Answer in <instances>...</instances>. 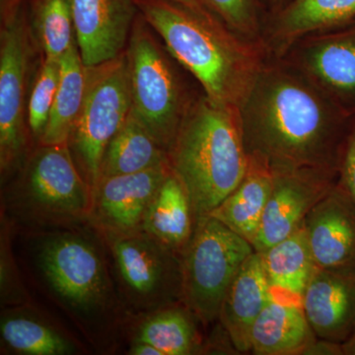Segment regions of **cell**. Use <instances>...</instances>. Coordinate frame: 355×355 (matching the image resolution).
<instances>
[{"mask_svg":"<svg viewBox=\"0 0 355 355\" xmlns=\"http://www.w3.org/2000/svg\"><path fill=\"white\" fill-rule=\"evenodd\" d=\"M238 109L249 158L272 173H338L352 116L284 58L270 53Z\"/></svg>","mask_w":355,"mask_h":355,"instance_id":"1","label":"cell"},{"mask_svg":"<svg viewBox=\"0 0 355 355\" xmlns=\"http://www.w3.org/2000/svg\"><path fill=\"white\" fill-rule=\"evenodd\" d=\"M135 2L140 15L205 94L239 106L272 53L265 42L240 36L210 11L193 10L172 0Z\"/></svg>","mask_w":355,"mask_h":355,"instance_id":"2","label":"cell"},{"mask_svg":"<svg viewBox=\"0 0 355 355\" xmlns=\"http://www.w3.org/2000/svg\"><path fill=\"white\" fill-rule=\"evenodd\" d=\"M81 226L42 231L34 246L40 279L89 340L108 336L121 323L123 306L101 236Z\"/></svg>","mask_w":355,"mask_h":355,"instance_id":"3","label":"cell"},{"mask_svg":"<svg viewBox=\"0 0 355 355\" xmlns=\"http://www.w3.org/2000/svg\"><path fill=\"white\" fill-rule=\"evenodd\" d=\"M167 154L172 172L190 196L198 222L246 174L249 156L239 109L198 93Z\"/></svg>","mask_w":355,"mask_h":355,"instance_id":"4","label":"cell"},{"mask_svg":"<svg viewBox=\"0 0 355 355\" xmlns=\"http://www.w3.org/2000/svg\"><path fill=\"white\" fill-rule=\"evenodd\" d=\"M1 211L38 230L87 225L93 191L77 167L69 144L39 146L2 193Z\"/></svg>","mask_w":355,"mask_h":355,"instance_id":"5","label":"cell"},{"mask_svg":"<svg viewBox=\"0 0 355 355\" xmlns=\"http://www.w3.org/2000/svg\"><path fill=\"white\" fill-rule=\"evenodd\" d=\"M151 30L139 11L125 49L132 111L168 151L198 93L189 90L174 64L176 60L165 46L158 43Z\"/></svg>","mask_w":355,"mask_h":355,"instance_id":"6","label":"cell"},{"mask_svg":"<svg viewBox=\"0 0 355 355\" xmlns=\"http://www.w3.org/2000/svg\"><path fill=\"white\" fill-rule=\"evenodd\" d=\"M98 233L108 249L119 297L130 314H146L183 303L181 254L144 231L130 234Z\"/></svg>","mask_w":355,"mask_h":355,"instance_id":"7","label":"cell"},{"mask_svg":"<svg viewBox=\"0 0 355 355\" xmlns=\"http://www.w3.org/2000/svg\"><path fill=\"white\" fill-rule=\"evenodd\" d=\"M87 85L80 116L69 147L79 171L94 191L105 150L132 113V98L127 53L86 67Z\"/></svg>","mask_w":355,"mask_h":355,"instance_id":"8","label":"cell"},{"mask_svg":"<svg viewBox=\"0 0 355 355\" xmlns=\"http://www.w3.org/2000/svg\"><path fill=\"white\" fill-rule=\"evenodd\" d=\"M254 252L251 243L214 217L198 220L182 254L183 303L205 326L218 320L236 273Z\"/></svg>","mask_w":355,"mask_h":355,"instance_id":"9","label":"cell"},{"mask_svg":"<svg viewBox=\"0 0 355 355\" xmlns=\"http://www.w3.org/2000/svg\"><path fill=\"white\" fill-rule=\"evenodd\" d=\"M21 0H2L0 33V170L1 181L18 171L28 157L25 92L31 43Z\"/></svg>","mask_w":355,"mask_h":355,"instance_id":"10","label":"cell"},{"mask_svg":"<svg viewBox=\"0 0 355 355\" xmlns=\"http://www.w3.org/2000/svg\"><path fill=\"white\" fill-rule=\"evenodd\" d=\"M275 55L300 70L345 113L355 116V22L295 40Z\"/></svg>","mask_w":355,"mask_h":355,"instance_id":"11","label":"cell"},{"mask_svg":"<svg viewBox=\"0 0 355 355\" xmlns=\"http://www.w3.org/2000/svg\"><path fill=\"white\" fill-rule=\"evenodd\" d=\"M336 183L338 173L326 170L303 168L273 173L272 193L252 243L254 251H265L295 232Z\"/></svg>","mask_w":355,"mask_h":355,"instance_id":"12","label":"cell"},{"mask_svg":"<svg viewBox=\"0 0 355 355\" xmlns=\"http://www.w3.org/2000/svg\"><path fill=\"white\" fill-rule=\"evenodd\" d=\"M171 172L169 164L146 171L103 178L93 191L89 225L101 233L142 231L146 210Z\"/></svg>","mask_w":355,"mask_h":355,"instance_id":"13","label":"cell"},{"mask_svg":"<svg viewBox=\"0 0 355 355\" xmlns=\"http://www.w3.org/2000/svg\"><path fill=\"white\" fill-rule=\"evenodd\" d=\"M74 34L86 67L125 53L139 14L135 0H70Z\"/></svg>","mask_w":355,"mask_h":355,"instance_id":"14","label":"cell"},{"mask_svg":"<svg viewBox=\"0 0 355 355\" xmlns=\"http://www.w3.org/2000/svg\"><path fill=\"white\" fill-rule=\"evenodd\" d=\"M302 308L317 338L347 340L355 328V268H315Z\"/></svg>","mask_w":355,"mask_h":355,"instance_id":"15","label":"cell"},{"mask_svg":"<svg viewBox=\"0 0 355 355\" xmlns=\"http://www.w3.org/2000/svg\"><path fill=\"white\" fill-rule=\"evenodd\" d=\"M304 227L316 268H355V203L338 183L313 207Z\"/></svg>","mask_w":355,"mask_h":355,"instance_id":"16","label":"cell"},{"mask_svg":"<svg viewBox=\"0 0 355 355\" xmlns=\"http://www.w3.org/2000/svg\"><path fill=\"white\" fill-rule=\"evenodd\" d=\"M355 22V0H291L266 16L263 40L272 55L313 33Z\"/></svg>","mask_w":355,"mask_h":355,"instance_id":"17","label":"cell"},{"mask_svg":"<svg viewBox=\"0 0 355 355\" xmlns=\"http://www.w3.org/2000/svg\"><path fill=\"white\" fill-rule=\"evenodd\" d=\"M270 299L263 258L254 251L236 273L219 312L222 328L237 352H250L252 327Z\"/></svg>","mask_w":355,"mask_h":355,"instance_id":"18","label":"cell"},{"mask_svg":"<svg viewBox=\"0 0 355 355\" xmlns=\"http://www.w3.org/2000/svg\"><path fill=\"white\" fill-rule=\"evenodd\" d=\"M316 338L302 304L270 295L252 327L250 352L257 355H299Z\"/></svg>","mask_w":355,"mask_h":355,"instance_id":"19","label":"cell"},{"mask_svg":"<svg viewBox=\"0 0 355 355\" xmlns=\"http://www.w3.org/2000/svg\"><path fill=\"white\" fill-rule=\"evenodd\" d=\"M2 352L21 355H69L79 352L73 338L30 304L7 307L0 321Z\"/></svg>","mask_w":355,"mask_h":355,"instance_id":"20","label":"cell"},{"mask_svg":"<svg viewBox=\"0 0 355 355\" xmlns=\"http://www.w3.org/2000/svg\"><path fill=\"white\" fill-rule=\"evenodd\" d=\"M196 225L190 196L171 170L146 210L142 231L182 256Z\"/></svg>","mask_w":355,"mask_h":355,"instance_id":"21","label":"cell"},{"mask_svg":"<svg viewBox=\"0 0 355 355\" xmlns=\"http://www.w3.org/2000/svg\"><path fill=\"white\" fill-rule=\"evenodd\" d=\"M272 183V170L249 158V166L242 181L209 216L252 244L260 229Z\"/></svg>","mask_w":355,"mask_h":355,"instance_id":"22","label":"cell"},{"mask_svg":"<svg viewBox=\"0 0 355 355\" xmlns=\"http://www.w3.org/2000/svg\"><path fill=\"white\" fill-rule=\"evenodd\" d=\"M260 253L272 297L302 304L303 293L316 268L304 223Z\"/></svg>","mask_w":355,"mask_h":355,"instance_id":"23","label":"cell"},{"mask_svg":"<svg viewBox=\"0 0 355 355\" xmlns=\"http://www.w3.org/2000/svg\"><path fill=\"white\" fill-rule=\"evenodd\" d=\"M132 342L150 343L162 355L202 354L198 320L184 303H178L141 315H132Z\"/></svg>","mask_w":355,"mask_h":355,"instance_id":"24","label":"cell"},{"mask_svg":"<svg viewBox=\"0 0 355 355\" xmlns=\"http://www.w3.org/2000/svg\"><path fill=\"white\" fill-rule=\"evenodd\" d=\"M60 79L48 125L38 144H67L85 99L87 76L76 42L60 58Z\"/></svg>","mask_w":355,"mask_h":355,"instance_id":"25","label":"cell"},{"mask_svg":"<svg viewBox=\"0 0 355 355\" xmlns=\"http://www.w3.org/2000/svg\"><path fill=\"white\" fill-rule=\"evenodd\" d=\"M166 164H169L167 151L132 111L105 150L99 181L103 178L146 171Z\"/></svg>","mask_w":355,"mask_h":355,"instance_id":"26","label":"cell"},{"mask_svg":"<svg viewBox=\"0 0 355 355\" xmlns=\"http://www.w3.org/2000/svg\"><path fill=\"white\" fill-rule=\"evenodd\" d=\"M30 30L43 58L60 60L76 42L70 0H32Z\"/></svg>","mask_w":355,"mask_h":355,"instance_id":"27","label":"cell"},{"mask_svg":"<svg viewBox=\"0 0 355 355\" xmlns=\"http://www.w3.org/2000/svg\"><path fill=\"white\" fill-rule=\"evenodd\" d=\"M60 79V60L44 58L33 84L27 107L28 128L33 139L38 144L50 120Z\"/></svg>","mask_w":355,"mask_h":355,"instance_id":"28","label":"cell"},{"mask_svg":"<svg viewBox=\"0 0 355 355\" xmlns=\"http://www.w3.org/2000/svg\"><path fill=\"white\" fill-rule=\"evenodd\" d=\"M229 29L252 41H263L266 12L259 0H202Z\"/></svg>","mask_w":355,"mask_h":355,"instance_id":"29","label":"cell"},{"mask_svg":"<svg viewBox=\"0 0 355 355\" xmlns=\"http://www.w3.org/2000/svg\"><path fill=\"white\" fill-rule=\"evenodd\" d=\"M14 223L1 211L0 230V301L4 308L30 304L31 298L21 279L12 251Z\"/></svg>","mask_w":355,"mask_h":355,"instance_id":"30","label":"cell"},{"mask_svg":"<svg viewBox=\"0 0 355 355\" xmlns=\"http://www.w3.org/2000/svg\"><path fill=\"white\" fill-rule=\"evenodd\" d=\"M338 184L355 203V116L343 140L338 169Z\"/></svg>","mask_w":355,"mask_h":355,"instance_id":"31","label":"cell"},{"mask_svg":"<svg viewBox=\"0 0 355 355\" xmlns=\"http://www.w3.org/2000/svg\"><path fill=\"white\" fill-rule=\"evenodd\" d=\"M299 355H343L342 343L316 338Z\"/></svg>","mask_w":355,"mask_h":355,"instance_id":"32","label":"cell"},{"mask_svg":"<svg viewBox=\"0 0 355 355\" xmlns=\"http://www.w3.org/2000/svg\"><path fill=\"white\" fill-rule=\"evenodd\" d=\"M128 354L132 355H162L160 350L150 343L146 342H132Z\"/></svg>","mask_w":355,"mask_h":355,"instance_id":"33","label":"cell"},{"mask_svg":"<svg viewBox=\"0 0 355 355\" xmlns=\"http://www.w3.org/2000/svg\"><path fill=\"white\" fill-rule=\"evenodd\" d=\"M259 1L265 9L266 15H268V14L275 12L279 9L282 8L291 0H259Z\"/></svg>","mask_w":355,"mask_h":355,"instance_id":"34","label":"cell"},{"mask_svg":"<svg viewBox=\"0 0 355 355\" xmlns=\"http://www.w3.org/2000/svg\"><path fill=\"white\" fill-rule=\"evenodd\" d=\"M172 1L189 7V8L193 9V10L209 11V9L205 6V4L202 3V0H172Z\"/></svg>","mask_w":355,"mask_h":355,"instance_id":"35","label":"cell"},{"mask_svg":"<svg viewBox=\"0 0 355 355\" xmlns=\"http://www.w3.org/2000/svg\"><path fill=\"white\" fill-rule=\"evenodd\" d=\"M343 355H355V328L352 335L342 343Z\"/></svg>","mask_w":355,"mask_h":355,"instance_id":"36","label":"cell"}]
</instances>
